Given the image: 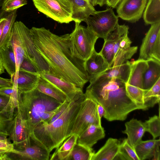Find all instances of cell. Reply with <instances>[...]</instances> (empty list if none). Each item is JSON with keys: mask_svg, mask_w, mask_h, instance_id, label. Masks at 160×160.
<instances>
[{"mask_svg": "<svg viewBox=\"0 0 160 160\" xmlns=\"http://www.w3.org/2000/svg\"><path fill=\"white\" fill-rule=\"evenodd\" d=\"M30 32L36 49L49 65L50 73L83 89L89 81L85 61L76 52L70 34L59 36L44 27H32Z\"/></svg>", "mask_w": 160, "mask_h": 160, "instance_id": "cell-1", "label": "cell"}, {"mask_svg": "<svg viewBox=\"0 0 160 160\" xmlns=\"http://www.w3.org/2000/svg\"><path fill=\"white\" fill-rule=\"evenodd\" d=\"M85 94L104 108L103 117L109 121H124L131 112L137 110H146L129 96L126 83L114 78L96 77L90 80Z\"/></svg>", "mask_w": 160, "mask_h": 160, "instance_id": "cell-2", "label": "cell"}, {"mask_svg": "<svg viewBox=\"0 0 160 160\" xmlns=\"http://www.w3.org/2000/svg\"><path fill=\"white\" fill-rule=\"evenodd\" d=\"M86 97L83 93L72 99L63 113L53 122L40 123L30 136L35 143L50 152L58 148L71 135L73 124L81 103Z\"/></svg>", "mask_w": 160, "mask_h": 160, "instance_id": "cell-3", "label": "cell"}, {"mask_svg": "<svg viewBox=\"0 0 160 160\" xmlns=\"http://www.w3.org/2000/svg\"><path fill=\"white\" fill-rule=\"evenodd\" d=\"M62 104L36 88L27 92L18 91L16 109L26 121L30 135L46 112L58 109Z\"/></svg>", "mask_w": 160, "mask_h": 160, "instance_id": "cell-4", "label": "cell"}, {"mask_svg": "<svg viewBox=\"0 0 160 160\" xmlns=\"http://www.w3.org/2000/svg\"><path fill=\"white\" fill-rule=\"evenodd\" d=\"M38 11L61 23L73 21V9L70 0H32Z\"/></svg>", "mask_w": 160, "mask_h": 160, "instance_id": "cell-5", "label": "cell"}, {"mask_svg": "<svg viewBox=\"0 0 160 160\" xmlns=\"http://www.w3.org/2000/svg\"><path fill=\"white\" fill-rule=\"evenodd\" d=\"M86 97L76 117L71 135L75 134L79 137L91 125L101 126L96 102L91 98Z\"/></svg>", "mask_w": 160, "mask_h": 160, "instance_id": "cell-6", "label": "cell"}, {"mask_svg": "<svg viewBox=\"0 0 160 160\" xmlns=\"http://www.w3.org/2000/svg\"><path fill=\"white\" fill-rule=\"evenodd\" d=\"M75 23L74 29L70 34L71 40L76 52L85 61L95 49V45L98 38L87 27L78 22Z\"/></svg>", "mask_w": 160, "mask_h": 160, "instance_id": "cell-7", "label": "cell"}, {"mask_svg": "<svg viewBox=\"0 0 160 160\" xmlns=\"http://www.w3.org/2000/svg\"><path fill=\"white\" fill-rule=\"evenodd\" d=\"M118 18L110 8L104 11H96L89 16L85 22L88 28L98 38L104 40L118 24Z\"/></svg>", "mask_w": 160, "mask_h": 160, "instance_id": "cell-8", "label": "cell"}, {"mask_svg": "<svg viewBox=\"0 0 160 160\" xmlns=\"http://www.w3.org/2000/svg\"><path fill=\"white\" fill-rule=\"evenodd\" d=\"M160 61V22L151 24L143 38L138 60Z\"/></svg>", "mask_w": 160, "mask_h": 160, "instance_id": "cell-9", "label": "cell"}, {"mask_svg": "<svg viewBox=\"0 0 160 160\" xmlns=\"http://www.w3.org/2000/svg\"><path fill=\"white\" fill-rule=\"evenodd\" d=\"M24 48L26 57L30 59L38 68L39 73L50 72L49 65L37 51L32 40L30 29L22 22L16 21Z\"/></svg>", "mask_w": 160, "mask_h": 160, "instance_id": "cell-10", "label": "cell"}, {"mask_svg": "<svg viewBox=\"0 0 160 160\" xmlns=\"http://www.w3.org/2000/svg\"><path fill=\"white\" fill-rule=\"evenodd\" d=\"M16 110L8 136L14 147L22 150L30 145L32 140L26 121L20 111L17 109Z\"/></svg>", "mask_w": 160, "mask_h": 160, "instance_id": "cell-11", "label": "cell"}, {"mask_svg": "<svg viewBox=\"0 0 160 160\" xmlns=\"http://www.w3.org/2000/svg\"><path fill=\"white\" fill-rule=\"evenodd\" d=\"M147 0H122L118 7V17L124 20L134 22L142 17Z\"/></svg>", "mask_w": 160, "mask_h": 160, "instance_id": "cell-12", "label": "cell"}, {"mask_svg": "<svg viewBox=\"0 0 160 160\" xmlns=\"http://www.w3.org/2000/svg\"><path fill=\"white\" fill-rule=\"evenodd\" d=\"M129 27L125 25L118 23L115 29L107 36L102 48L99 52L105 58L109 65V68L112 65L113 57V48L118 39L124 33L128 32Z\"/></svg>", "mask_w": 160, "mask_h": 160, "instance_id": "cell-13", "label": "cell"}, {"mask_svg": "<svg viewBox=\"0 0 160 160\" xmlns=\"http://www.w3.org/2000/svg\"><path fill=\"white\" fill-rule=\"evenodd\" d=\"M84 67L89 81L99 76L109 68L106 60L95 49L90 57L85 61Z\"/></svg>", "mask_w": 160, "mask_h": 160, "instance_id": "cell-14", "label": "cell"}, {"mask_svg": "<svg viewBox=\"0 0 160 160\" xmlns=\"http://www.w3.org/2000/svg\"><path fill=\"white\" fill-rule=\"evenodd\" d=\"M39 75L40 77L52 83L64 92L70 101L77 95L83 93L82 88L60 78L50 72H42L40 73Z\"/></svg>", "mask_w": 160, "mask_h": 160, "instance_id": "cell-15", "label": "cell"}, {"mask_svg": "<svg viewBox=\"0 0 160 160\" xmlns=\"http://www.w3.org/2000/svg\"><path fill=\"white\" fill-rule=\"evenodd\" d=\"M125 129L122 132L128 136V142L134 148L141 141L146 132L143 123L141 121L132 118L125 124Z\"/></svg>", "mask_w": 160, "mask_h": 160, "instance_id": "cell-16", "label": "cell"}, {"mask_svg": "<svg viewBox=\"0 0 160 160\" xmlns=\"http://www.w3.org/2000/svg\"><path fill=\"white\" fill-rule=\"evenodd\" d=\"M15 78L18 91L27 92L32 90L36 87L40 75L19 69L13 75Z\"/></svg>", "mask_w": 160, "mask_h": 160, "instance_id": "cell-17", "label": "cell"}, {"mask_svg": "<svg viewBox=\"0 0 160 160\" xmlns=\"http://www.w3.org/2000/svg\"><path fill=\"white\" fill-rule=\"evenodd\" d=\"M105 136V131L102 126L91 125L78 137L77 143L92 148Z\"/></svg>", "mask_w": 160, "mask_h": 160, "instance_id": "cell-18", "label": "cell"}, {"mask_svg": "<svg viewBox=\"0 0 160 160\" xmlns=\"http://www.w3.org/2000/svg\"><path fill=\"white\" fill-rule=\"evenodd\" d=\"M130 66V73L127 83L143 89V77L148 67L147 61L138 59L131 62Z\"/></svg>", "mask_w": 160, "mask_h": 160, "instance_id": "cell-19", "label": "cell"}, {"mask_svg": "<svg viewBox=\"0 0 160 160\" xmlns=\"http://www.w3.org/2000/svg\"><path fill=\"white\" fill-rule=\"evenodd\" d=\"M72 3L73 21L80 23L96 11L94 6L87 0H70Z\"/></svg>", "mask_w": 160, "mask_h": 160, "instance_id": "cell-20", "label": "cell"}, {"mask_svg": "<svg viewBox=\"0 0 160 160\" xmlns=\"http://www.w3.org/2000/svg\"><path fill=\"white\" fill-rule=\"evenodd\" d=\"M120 144L118 139L109 138L104 145L94 153L91 160H113L118 152Z\"/></svg>", "mask_w": 160, "mask_h": 160, "instance_id": "cell-21", "label": "cell"}, {"mask_svg": "<svg viewBox=\"0 0 160 160\" xmlns=\"http://www.w3.org/2000/svg\"><path fill=\"white\" fill-rule=\"evenodd\" d=\"M31 145L22 150L17 155L20 159L31 160H48L50 152L47 149L38 145L32 139Z\"/></svg>", "mask_w": 160, "mask_h": 160, "instance_id": "cell-22", "label": "cell"}, {"mask_svg": "<svg viewBox=\"0 0 160 160\" xmlns=\"http://www.w3.org/2000/svg\"><path fill=\"white\" fill-rule=\"evenodd\" d=\"M147 61L148 67L144 73L143 80V89L145 90L149 89L160 78V61L152 59Z\"/></svg>", "mask_w": 160, "mask_h": 160, "instance_id": "cell-23", "label": "cell"}, {"mask_svg": "<svg viewBox=\"0 0 160 160\" xmlns=\"http://www.w3.org/2000/svg\"><path fill=\"white\" fill-rule=\"evenodd\" d=\"M36 88L61 103L68 100L67 95L64 92L52 83L40 76Z\"/></svg>", "mask_w": 160, "mask_h": 160, "instance_id": "cell-24", "label": "cell"}, {"mask_svg": "<svg viewBox=\"0 0 160 160\" xmlns=\"http://www.w3.org/2000/svg\"><path fill=\"white\" fill-rule=\"evenodd\" d=\"M10 43L12 46L15 56L16 72L18 71L24 57H26L16 21L13 26Z\"/></svg>", "mask_w": 160, "mask_h": 160, "instance_id": "cell-25", "label": "cell"}, {"mask_svg": "<svg viewBox=\"0 0 160 160\" xmlns=\"http://www.w3.org/2000/svg\"><path fill=\"white\" fill-rule=\"evenodd\" d=\"M0 57L2 66L11 77L16 71V60L10 43L0 48Z\"/></svg>", "mask_w": 160, "mask_h": 160, "instance_id": "cell-26", "label": "cell"}, {"mask_svg": "<svg viewBox=\"0 0 160 160\" xmlns=\"http://www.w3.org/2000/svg\"><path fill=\"white\" fill-rule=\"evenodd\" d=\"M130 65L131 62L128 61L120 65L109 68L97 77L116 78L127 83L130 73Z\"/></svg>", "mask_w": 160, "mask_h": 160, "instance_id": "cell-27", "label": "cell"}, {"mask_svg": "<svg viewBox=\"0 0 160 160\" xmlns=\"http://www.w3.org/2000/svg\"><path fill=\"white\" fill-rule=\"evenodd\" d=\"M159 145H160L159 139L142 140L134 148L139 160L149 159L153 157L155 150Z\"/></svg>", "mask_w": 160, "mask_h": 160, "instance_id": "cell-28", "label": "cell"}, {"mask_svg": "<svg viewBox=\"0 0 160 160\" xmlns=\"http://www.w3.org/2000/svg\"><path fill=\"white\" fill-rule=\"evenodd\" d=\"M78 137L75 134H72L58 148L56 149L49 160H67L77 143Z\"/></svg>", "mask_w": 160, "mask_h": 160, "instance_id": "cell-29", "label": "cell"}, {"mask_svg": "<svg viewBox=\"0 0 160 160\" xmlns=\"http://www.w3.org/2000/svg\"><path fill=\"white\" fill-rule=\"evenodd\" d=\"M143 14L146 25L160 22V0H148Z\"/></svg>", "mask_w": 160, "mask_h": 160, "instance_id": "cell-30", "label": "cell"}, {"mask_svg": "<svg viewBox=\"0 0 160 160\" xmlns=\"http://www.w3.org/2000/svg\"><path fill=\"white\" fill-rule=\"evenodd\" d=\"M17 10L6 12L4 16L6 20L0 39V48L10 42L12 28L17 16Z\"/></svg>", "mask_w": 160, "mask_h": 160, "instance_id": "cell-31", "label": "cell"}, {"mask_svg": "<svg viewBox=\"0 0 160 160\" xmlns=\"http://www.w3.org/2000/svg\"><path fill=\"white\" fill-rule=\"evenodd\" d=\"M144 105L147 109L156 104H159L160 100V78L149 89L145 90L143 95Z\"/></svg>", "mask_w": 160, "mask_h": 160, "instance_id": "cell-32", "label": "cell"}, {"mask_svg": "<svg viewBox=\"0 0 160 160\" xmlns=\"http://www.w3.org/2000/svg\"><path fill=\"white\" fill-rule=\"evenodd\" d=\"M94 153L92 148L77 143L67 160H91Z\"/></svg>", "mask_w": 160, "mask_h": 160, "instance_id": "cell-33", "label": "cell"}, {"mask_svg": "<svg viewBox=\"0 0 160 160\" xmlns=\"http://www.w3.org/2000/svg\"><path fill=\"white\" fill-rule=\"evenodd\" d=\"M113 160H139L134 148L127 138H125L120 143L118 152Z\"/></svg>", "mask_w": 160, "mask_h": 160, "instance_id": "cell-34", "label": "cell"}, {"mask_svg": "<svg viewBox=\"0 0 160 160\" xmlns=\"http://www.w3.org/2000/svg\"><path fill=\"white\" fill-rule=\"evenodd\" d=\"M138 48L137 46H131L126 49L118 48L113 50L112 67L119 65L127 62L136 53Z\"/></svg>", "mask_w": 160, "mask_h": 160, "instance_id": "cell-35", "label": "cell"}, {"mask_svg": "<svg viewBox=\"0 0 160 160\" xmlns=\"http://www.w3.org/2000/svg\"><path fill=\"white\" fill-rule=\"evenodd\" d=\"M14 111L10 108L0 111V135L8 137L14 116Z\"/></svg>", "mask_w": 160, "mask_h": 160, "instance_id": "cell-36", "label": "cell"}, {"mask_svg": "<svg viewBox=\"0 0 160 160\" xmlns=\"http://www.w3.org/2000/svg\"><path fill=\"white\" fill-rule=\"evenodd\" d=\"M126 89L127 93L130 98L139 105L144 107L143 95L145 90L138 87L126 83Z\"/></svg>", "mask_w": 160, "mask_h": 160, "instance_id": "cell-37", "label": "cell"}, {"mask_svg": "<svg viewBox=\"0 0 160 160\" xmlns=\"http://www.w3.org/2000/svg\"><path fill=\"white\" fill-rule=\"evenodd\" d=\"M146 132H149L155 139L160 135V119L159 115H155L143 122Z\"/></svg>", "mask_w": 160, "mask_h": 160, "instance_id": "cell-38", "label": "cell"}, {"mask_svg": "<svg viewBox=\"0 0 160 160\" xmlns=\"http://www.w3.org/2000/svg\"><path fill=\"white\" fill-rule=\"evenodd\" d=\"M27 4V0H4L2 8L5 12H10Z\"/></svg>", "mask_w": 160, "mask_h": 160, "instance_id": "cell-39", "label": "cell"}, {"mask_svg": "<svg viewBox=\"0 0 160 160\" xmlns=\"http://www.w3.org/2000/svg\"><path fill=\"white\" fill-rule=\"evenodd\" d=\"M0 153H7L19 155L20 150L16 149L12 143L10 142L8 139L0 140Z\"/></svg>", "mask_w": 160, "mask_h": 160, "instance_id": "cell-40", "label": "cell"}, {"mask_svg": "<svg viewBox=\"0 0 160 160\" xmlns=\"http://www.w3.org/2000/svg\"><path fill=\"white\" fill-rule=\"evenodd\" d=\"M19 69L39 74V72L37 68L33 62L27 57H24L20 65Z\"/></svg>", "mask_w": 160, "mask_h": 160, "instance_id": "cell-41", "label": "cell"}, {"mask_svg": "<svg viewBox=\"0 0 160 160\" xmlns=\"http://www.w3.org/2000/svg\"><path fill=\"white\" fill-rule=\"evenodd\" d=\"M70 101L68 100H66L62 104L55 114L46 122H42L49 124L55 121L63 113L68 106Z\"/></svg>", "mask_w": 160, "mask_h": 160, "instance_id": "cell-42", "label": "cell"}, {"mask_svg": "<svg viewBox=\"0 0 160 160\" xmlns=\"http://www.w3.org/2000/svg\"><path fill=\"white\" fill-rule=\"evenodd\" d=\"M8 108L14 110L16 109L12 104L10 99L0 92V111Z\"/></svg>", "mask_w": 160, "mask_h": 160, "instance_id": "cell-43", "label": "cell"}, {"mask_svg": "<svg viewBox=\"0 0 160 160\" xmlns=\"http://www.w3.org/2000/svg\"><path fill=\"white\" fill-rule=\"evenodd\" d=\"M13 83L11 79L4 78L0 77V88L12 87Z\"/></svg>", "mask_w": 160, "mask_h": 160, "instance_id": "cell-44", "label": "cell"}, {"mask_svg": "<svg viewBox=\"0 0 160 160\" xmlns=\"http://www.w3.org/2000/svg\"><path fill=\"white\" fill-rule=\"evenodd\" d=\"M122 0H105V4L108 7L116 8Z\"/></svg>", "mask_w": 160, "mask_h": 160, "instance_id": "cell-45", "label": "cell"}, {"mask_svg": "<svg viewBox=\"0 0 160 160\" xmlns=\"http://www.w3.org/2000/svg\"><path fill=\"white\" fill-rule=\"evenodd\" d=\"M93 6L99 5L102 6L105 4V0H87Z\"/></svg>", "mask_w": 160, "mask_h": 160, "instance_id": "cell-46", "label": "cell"}, {"mask_svg": "<svg viewBox=\"0 0 160 160\" xmlns=\"http://www.w3.org/2000/svg\"><path fill=\"white\" fill-rule=\"evenodd\" d=\"M160 145H159L157 147L154 151V155L153 156V160H160Z\"/></svg>", "mask_w": 160, "mask_h": 160, "instance_id": "cell-47", "label": "cell"}, {"mask_svg": "<svg viewBox=\"0 0 160 160\" xmlns=\"http://www.w3.org/2000/svg\"><path fill=\"white\" fill-rule=\"evenodd\" d=\"M98 113L101 118L103 116L105 111L103 108L99 104L97 103Z\"/></svg>", "mask_w": 160, "mask_h": 160, "instance_id": "cell-48", "label": "cell"}, {"mask_svg": "<svg viewBox=\"0 0 160 160\" xmlns=\"http://www.w3.org/2000/svg\"><path fill=\"white\" fill-rule=\"evenodd\" d=\"M5 20L6 18L4 17L0 19V39L2 34Z\"/></svg>", "mask_w": 160, "mask_h": 160, "instance_id": "cell-49", "label": "cell"}, {"mask_svg": "<svg viewBox=\"0 0 160 160\" xmlns=\"http://www.w3.org/2000/svg\"><path fill=\"white\" fill-rule=\"evenodd\" d=\"M3 1L4 0H0V19L4 17L6 12L2 8Z\"/></svg>", "mask_w": 160, "mask_h": 160, "instance_id": "cell-50", "label": "cell"}, {"mask_svg": "<svg viewBox=\"0 0 160 160\" xmlns=\"http://www.w3.org/2000/svg\"><path fill=\"white\" fill-rule=\"evenodd\" d=\"M8 154L7 153H0V160H12L9 156Z\"/></svg>", "mask_w": 160, "mask_h": 160, "instance_id": "cell-51", "label": "cell"}, {"mask_svg": "<svg viewBox=\"0 0 160 160\" xmlns=\"http://www.w3.org/2000/svg\"><path fill=\"white\" fill-rule=\"evenodd\" d=\"M4 69L2 66L0 57V74L4 73Z\"/></svg>", "mask_w": 160, "mask_h": 160, "instance_id": "cell-52", "label": "cell"}]
</instances>
